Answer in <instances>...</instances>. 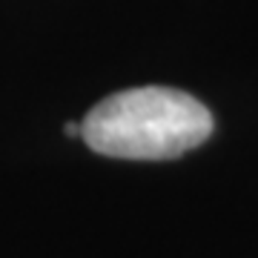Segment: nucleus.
Listing matches in <instances>:
<instances>
[{"instance_id":"obj_1","label":"nucleus","mask_w":258,"mask_h":258,"mask_svg":"<svg viewBox=\"0 0 258 258\" xmlns=\"http://www.w3.org/2000/svg\"><path fill=\"white\" fill-rule=\"evenodd\" d=\"M212 135V115L198 98L169 86H138L106 95L83 118V141L98 155L169 161Z\"/></svg>"}]
</instances>
